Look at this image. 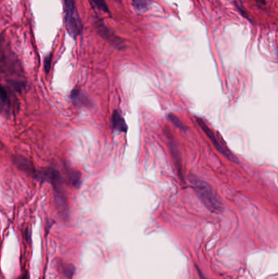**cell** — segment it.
<instances>
[{"label": "cell", "instance_id": "obj_19", "mask_svg": "<svg viewBox=\"0 0 278 279\" xmlns=\"http://www.w3.org/2000/svg\"><path fill=\"white\" fill-rule=\"evenodd\" d=\"M116 2L119 3V4H122V0H115Z\"/></svg>", "mask_w": 278, "mask_h": 279}, {"label": "cell", "instance_id": "obj_11", "mask_svg": "<svg viewBox=\"0 0 278 279\" xmlns=\"http://www.w3.org/2000/svg\"><path fill=\"white\" fill-rule=\"evenodd\" d=\"M55 203H56L59 212L61 213V216L64 217H68L69 207H68L65 193H55Z\"/></svg>", "mask_w": 278, "mask_h": 279}, {"label": "cell", "instance_id": "obj_17", "mask_svg": "<svg viewBox=\"0 0 278 279\" xmlns=\"http://www.w3.org/2000/svg\"><path fill=\"white\" fill-rule=\"evenodd\" d=\"M52 60H53V54L49 53L44 59V71L46 74H49V71H50Z\"/></svg>", "mask_w": 278, "mask_h": 279}, {"label": "cell", "instance_id": "obj_4", "mask_svg": "<svg viewBox=\"0 0 278 279\" xmlns=\"http://www.w3.org/2000/svg\"><path fill=\"white\" fill-rule=\"evenodd\" d=\"M93 23H94L97 34H99V36L103 38L105 42H108L110 46L113 47L118 50L125 49V39L119 36L112 29L109 28L103 19L101 18L100 16H95Z\"/></svg>", "mask_w": 278, "mask_h": 279}, {"label": "cell", "instance_id": "obj_8", "mask_svg": "<svg viewBox=\"0 0 278 279\" xmlns=\"http://www.w3.org/2000/svg\"><path fill=\"white\" fill-rule=\"evenodd\" d=\"M12 162L19 170L23 171V173H27V175L31 176L32 177L35 175L36 169L34 167V164L30 159L20 156V155H15L12 158Z\"/></svg>", "mask_w": 278, "mask_h": 279}, {"label": "cell", "instance_id": "obj_14", "mask_svg": "<svg viewBox=\"0 0 278 279\" xmlns=\"http://www.w3.org/2000/svg\"><path fill=\"white\" fill-rule=\"evenodd\" d=\"M91 8L95 10L101 11L111 16L110 9L106 0H87Z\"/></svg>", "mask_w": 278, "mask_h": 279}, {"label": "cell", "instance_id": "obj_13", "mask_svg": "<svg viewBox=\"0 0 278 279\" xmlns=\"http://www.w3.org/2000/svg\"><path fill=\"white\" fill-rule=\"evenodd\" d=\"M66 171L68 180L71 185L77 189L79 188L81 183H82V175H81L80 171H77L74 168H67Z\"/></svg>", "mask_w": 278, "mask_h": 279}, {"label": "cell", "instance_id": "obj_9", "mask_svg": "<svg viewBox=\"0 0 278 279\" xmlns=\"http://www.w3.org/2000/svg\"><path fill=\"white\" fill-rule=\"evenodd\" d=\"M71 100L79 106H90L91 101L80 89H75L71 92Z\"/></svg>", "mask_w": 278, "mask_h": 279}, {"label": "cell", "instance_id": "obj_2", "mask_svg": "<svg viewBox=\"0 0 278 279\" xmlns=\"http://www.w3.org/2000/svg\"><path fill=\"white\" fill-rule=\"evenodd\" d=\"M192 186L200 200L205 206L213 212L220 213L224 211V206L220 198L214 191L212 185L200 179L192 177L190 179Z\"/></svg>", "mask_w": 278, "mask_h": 279}, {"label": "cell", "instance_id": "obj_1", "mask_svg": "<svg viewBox=\"0 0 278 279\" xmlns=\"http://www.w3.org/2000/svg\"><path fill=\"white\" fill-rule=\"evenodd\" d=\"M1 72L6 79H24V71L20 60L11 49L4 34L1 41Z\"/></svg>", "mask_w": 278, "mask_h": 279}, {"label": "cell", "instance_id": "obj_10", "mask_svg": "<svg viewBox=\"0 0 278 279\" xmlns=\"http://www.w3.org/2000/svg\"><path fill=\"white\" fill-rule=\"evenodd\" d=\"M111 120H112V125H113V127L115 130L121 132V133H127L128 127H127L125 119L122 116L119 111H115L113 113Z\"/></svg>", "mask_w": 278, "mask_h": 279}, {"label": "cell", "instance_id": "obj_3", "mask_svg": "<svg viewBox=\"0 0 278 279\" xmlns=\"http://www.w3.org/2000/svg\"><path fill=\"white\" fill-rule=\"evenodd\" d=\"M64 26L70 36L76 39L83 31V26L79 16L75 0H63Z\"/></svg>", "mask_w": 278, "mask_h": 279}, {"label": "cell", "instance_id": "obj_7", "mask_svg": "<svg viewBox=\"0 0 278 279\" xmlns=\"http://www.w3.org/2000/svg\"><path fill=\"white\" fill-rule=\"evenodd\" d=\"M1 113L6 116H11L19 110V103L14 92L8 87L1 88Z\"/></svg>", "mask_w": 278, "mask_h": 279}, {"label": "cell", "instance_id": "obj_5", "mask_svg": "<svg viewBox=\"0 0 278 279\" xmlns=\"http://www.w3.org/2000/svg\"><path fill=\"white\" fill-rule=\"evenodd\" d=\"M33 178L40 182L49 183L53 185L55 193H65L64 179L57 170L51 167L36 169Z\"/></svg>", "mask_w": 278, "mask_h": 279}, {"label": "cell", "instance_id": "obj_6", "mask_svg": "<svg viewBox=\"0 0 278 279\" xmlns=\"http://www.w3.org/2000/svg\"><path fill=\"white\" fill-rule=\"evenodd\" d=\"M197 122H198V125H199L201 128L202 129L205 134L207 136L208 138L210 139V141H212V144L215 145L218 151H220L222 155L226 157L228 160L232 161L234 163H238V158L233 154L228 147L226 146L225 143L223 141L220 135H216L214 133L213 130L210 128L208 127V125L206 124V123L200 118H196Z\"/></svg>", "mask_w": 278, "mask_h": 279}, {"label": "cell", "instance_id": "obj_18", "mask_svg": "<svg viewBox=\"0 0 278 279\" xmlns=\"http://www.w3.org/2000/svg\"><path fill=\"white\" fill-rule=\"evenodd\" d=\"M256 5L261 10H265V8H266V0H254Z\"/></svg>", "mask_w": 278, "mask_h": 279}, {"label": "cell", "instance_id": "obj_15", "mask_svg": "<svg viewBox=\"0 0 278 279\" xmlns=\"http://www.w3.org/2000/svg\"><path fill=\"white\" fill-rule=\"evenodd\" d=\"M234 4H235V7H236L237 9H238V12H239L243 17H245L246 20L252 23V19H250V14L248 13V11L246 10V8H244L243 5L241 4L240 1H239V0H235V1H234Z\"/></svg>", "mask_w": 278, "mask_h": 279}, {"label": "cell", "instance_id": "obj_16", "mask_svg": "<svg viewBox=\"0 0 278 279\" xmlns=\"http://www.w3.org/2000/svg\"><path fill=\"white\" fill-rule=\"evenodd\" d=\"M168 118H169L170 120L172 121V123H173L175 126L178 127V128L181 129V130H186V127L184 125L181 123V121L179 120L178 119L177 117L174 115L173 114H170L168 115Z\"/></svg>", "mask_w": 278, "mask_h": 279}, {"label": "cell", "instance_id": "obj_12", "mask_svg": "<svg viewBox=\"0 0 278 279\" xmlns=\"http://www.w3.org/2000/svg\"><path fill=\"white\" fill-rule=\"evenodd\" d=\"M153 0H131V5L139 13L147 12L151 8Z\"/></svg>", "mask_w": 278, "mask_h": 279}]
</instances>
